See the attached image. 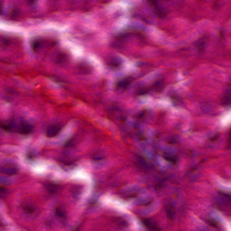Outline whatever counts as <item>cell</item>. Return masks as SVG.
<instances>
[{
    "instance_id": "cell-1",
    "label": "cell",
    "mask_w": 231,
    "mask_h": 231,
    "mask_svg": "<svg viewBox=\"0 0 231 231\" xmlns=\"http://www.w3.org/2000/svg\"><path fill=\"white\" fill-rule=\"evenodd\" d=\"M142 223L145 227L151 231H158L160 230L157 223L154 220L146 219L143 220Z\"/></svg>"
},
{
    "instance_id": "cell-2",
    "label": "cell",
    "mask_w": 231,
    "mask_h": 231,
    "mask_svg": "<svg viewBox=\"0 0 231 231\" xmlns=\"http://www.w3.org/2000/svg\"><path fill=\"white\" fill-rule=\"evenodd\" d=\"M62 130V127L59 125H52L48 127L46 131V135L49 138H52L55 137Z\"/></svg>"
},
{
    "instance_id": "cell-3",
    "label": "cell",
    "mask_w": 231,
    "mask_h": 231,
    "mask_svg": "<svg viewBox=\"0 0 231 231\" xmlns=\"http://www.w3.org/2000/svg\"><path fill=\"white\" fill-rule=\"evenodd\" d=\"M133 81L132 78L127 77L118 81L116 83V87L122 90H126L131 85Z\"/></svg>"
},
{
    "instance_id": "cell-4",
    "label": "cell",
    "mask_w": 231,
    "mask_h": 231,
    "mask_svg": "<svg viewBox=\"0 0 231 231\" xmlns=\"http://www.w3.org/2000/svg\"><path fill=\"white\" fill-rule=\"evenodd\" d=\"M151 5L153 7L155 13L158 15V16L160 18H163L166 15V12L159 5L158 2L155 1H150V2Z\"/></svg>"
},
{
    "instance_id": "cell-5",
    "label": "cell",
    "mask_w": 231,
    "mask_h": 231,
    "mask_svg": "<svg viewBox=\"0 0 231 231\" xmlns=\"http://www.w3.org/2000/svg\"><path fill=\"white\" fill-rule=\"evenodd\" d=\"M33 130V126L27 123H23L19 127V132L24 135H27L31 132Z\"/></svg>"
},
{
    "instance_id": "cell-6",
    "label": "cell",
    "mask_w": 231,
    "mask_h": 231,
    "mask_svg": "<svg viewBox=\"0 0 231 231\" xmlns=\"http://www.w3.org/2000/svg\"><path fill=\"white\" fill-rule=\"evenodd\" d=\"M222 104L223 105H229L231 103V90L228 89L224 92L222 98Z\"/></svg>"
},
{
    "instance_id": "cell-7",
    "label": "cell",
    "mask_w": 231,
    "mask_h": 231,
    "mask_svg": "<svg viewBox=\"0 0 231 231\" xmlns=\"http://www.w3.org/2000/svg\"><path fill=\"white\" fill-rule=\"evenodd\" d=\"M195 46L200 52H203L206 47V40L204 38H201L195 43Z\"/></svg>"
},
{
    "instance_id": "cell-8",
    "label": "cell",
    "mask_w": 231,
    "mask_h": 231,
    "mask_svg": "<svg viewBox=\"0 0 231 231\" xmlns=\"http://www.w3.org/2000/svg\"><path fill=\"white\" fill-rule=\"evenodd\" d=\"M1 171L4 174L11 176L15 174L17 172V170L16 168L13 167H4L1 168Z\"/></svg>"
},
{
    "instance_id": "cell-9",
    "label": "cell",
    "mask_w": 231,
    "mask_h": 231,
    "mask_svg": "<svg viewBox=\"0 0 231 231\" xmlns=\"http://www.w3.org/2000/svg\"><path fill=\"white\" fill-rule=\"evenodd\" d=\"M122 61L121 59L116 58H111L108 62V65L111 67L113 68H118L122 65Z\"/></svg>"
},
{
    "instance_id": "cell-10",
    "label": "cell",
    "mask_w": 231,
    "mask_h": 231,
    "mask_svg": "<svg viewBox=\"0 0 231 231\" xmlns=\"http://www.w3.org/2000/svg\"><path fill=\"white\" fill-rule=\"evenodd\" d=\"M166 213L168 217L170 220H173L175 216V208L172 204H169L166 208Z\"/></svg>"
},
{
    "instance_id": "cell-11",
    "label": "cell",
    "mask_w": 231,
    "mask_h": 231,
    "mask_svg": "<svg viewBox=\"0 0 231 231\" xmlns=\"http://www.w3.org/2000/svg\"><path fill=\"white\" fill-rule=\"evenodd\" d=\"M153 88L157 91L162 90L164 87V82L163 80H159L157 81L153 84Z\"/></svg>"
},
{
    "instance_id": "cell-12",
    "label": "cell",
    "mask_w": 231,
    "mask_h": 231,
    "mask_svg": "<svg viewBox=\"0 0 231 231\" xmlns=\"http://www.w3.org/2000/svg\"><path fill=\"white\" fill-rule=\"evenodd\" d=\"M47 190L51 193H54L58 189V186L54 184H48L46 185Z\"/></svg>"
},
{
    "instance_id": "cell-13",
    "label": "cell",
    "mask_w": 231,
    "mask_h": 231,
    "mask_svg": "<svg viewBox=\"0 0 231 231\" xmlns=\"http://www.w3.org/2000/svg\"><path fill=\"white\" fill-rule=\"evenodd\" d=\"M41 42L39 40H34L31 43V47L33 51H36L40 47Z\"/></svg>"
},
{
    "instance_id": "cell-14",
    "label": "cell",
    "mask_w": 231,
    "mask_h": 231,
    "mask_svg": "<svg viewBox=\"0 0 231 231\" xmlns=\"http://www.w3.org/2000/svg\"><path fill=\"white\" fill-rule=\"evenodd\" d=\"M55 213L58 217L60 218H63L65 216V213L64 211L61 208H57L55 210Z\"/></svg>"
},
{
    "instance_id": "cell-15",
    "label": "cell",
    "mask_w": 231,
    "mask_h": 231,
    "mask_svg": "<svg viewBox=\"0 0 231 231\" xmlns=\"http://www.w3.org/2000/svg\"><path fill=\"white\" fill-rule=\"evenodd\" d=\"M24 211L26 212V213H28L29 214L33 213L34 211V209L33 207H31V206H24Z\"/></svg>"
},
{
    "instance_id": "cell-16",
    "label": "cell",
    "mask_w": 231,
    "mask_h": 231,
    "mask_svg": "<svg viewBox=\"0 0 231 231\" xmlns=\"http://www.w3.org/2000/svg\"><path fill=\"white\" fill-rule=\"evenodd\" d=\"M209 223L210 224V225H211V226H212V227H217V223H216L215 222L214 220H210L209 221Z\"/></svg>"
},
{
    "instance_id": "cell-17",
    "label": "cell",
    "mask_w": 231,
    "mask_h": 231,
    "mask_svg": "<svg viewBox=\"0 0 231 231\" xmlns=\"http://www.w3.org/2000/svg\"><path fill=\"white\" fill-rule=\"evenodd\" d=\"M0 192H1V195H5L7 192V190L5 187H1L0 189Z\"/></svg>"
},
{
    "instance_id": "cell-18",
    "label": "cell",
    "mask_w": 231,
    "mask_h": 231,
    "mask_svg": "<svg viewBox=\"0 0 231 231\" xmlns=\"http://www.w3.org/2000/svg\"><path fill=\"white\" fill-rule=\"evenodd\" d=\"M229 142L231 145V131L230 132L229 134Z\"/></svg>"
},
{
    "instance_id": "cell-19",
    "label": "cell",
    "mask_w": 231,
    "mask_h": 231,
    "mask_svg": "<svg viewBox=\"0 0 231 231\" xmlns=\"http://www.w3.org/2000/svg\"><path fill=\"white\" fill-rule=\"evenodd\" d=\"M230 85H231V84H230Z\"/></svg>"
}]
</instances>
